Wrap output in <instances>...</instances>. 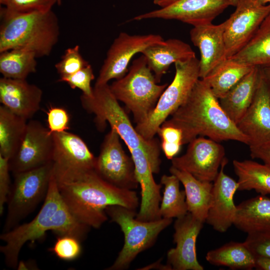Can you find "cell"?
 I'll return each mask as SVG.
<instances>
[{"mask_svg":"<svg viewBox=\"0 0 270 270\" xmlns=\"http://www.w3.org/2000/svg\"><path fill=\"white\" fill-rule=\"evenodd\" d=\"M59 192L75 218L96 228L108 220L105 209L118 205L136 210L139 199L134 190L122 189L108 182L94 169L63 168L53 164Z\"/></svg>","mask_w":270,"mask_h":270,"instance_id":"1","label":"cell"},{"mask_svg":"<svg viewBox=\"0 0 270 270\" xmlns=\"http://www.w3.org/2000/svg\"><path fill=\"white\" fill-rule=\"evenodd\" d=\"M218 100L200 78L184 103L162 126L180 129L182 144L201 136L217 142L233 140L249 145L248 138L228 116Z\"/></svg>","mask_w":270,"mask_h":270,"instance_id":"2","label":"cell"},{"mask_svg":"<svg viewBox=\"0 0 270 270\" xmlns=\"http://www.w3.org/2000/svg\"><path fill=\"white\" fill-rule=\"evenodd\" d=\"M88 226L80 222L70 212L62 198L52 173L43 205L35 218L30 222L15 228L0 235L4 244L0 246L6 264L17 268L20 251L28 242L32 244L52 230L60 236H74L84 240L89 230Z\"/></svg>","mask_w":270,"mask_h":270,"instance_id":"3","label":"cell"},{"mask_svg":"<svg viewBox=\"0 0 270 270\" xmlns=\"http://www.w3.org/2000/svg\"><path fill=\"white\" fill-rule=\"evenodd\" d=\"M0 53L26 48L37 58L49 56L60 36L58 18L48 12H16L0 8Z\"/></svg>","mask_w":270,"mask_h":270,"instance_id":"4","label":"cell"},{"mask_svg":"<svg viewBox=\"0 0 270 270\" xmlns=\"http://www.w3.org/2000/svg\"><path fill=\"white\" fill-rule=\"evenodd\" d=\"M80 100L82 108L95 115L94 122L100 131L103 132L106 122L108 123L111 128L118 132L128 150H143L156 172H159L161 160L158 142L154 138L146 140L138 134L108 84H95L92 95L89 96L82 94Z\"/></svg>","mask_w":270,"mask_h":270,"instance_id":"5","label":"cell"},{"mask_svg":"<svg viewBox=\"0 0 270 270\" xmlns=\"http://www.w3.org/2000/svg\"><path fill=\"white\" fill-rule=\"evenodd\" d=\"M168 86L158 84L142 54L133 61L128 72L110 88L116 98L132 112L136 124H140L147 119Z\"/></svg>","mask_w":270,"mask_h":270,"instance_id":"6","label":"cell"},{"mask_svg":"<svg viewBox=\"0 0 270 270\" xmlns=\"http://www.w3.org/2000/svg\"><path fill=\"white\" fill-rule=\"evenodd\" d=\"M112 221L118 224L124 234V245L108 270L126 269L136 256L152 246L160 232L171 224L172 218L152 221L136 219L137 213L124 206L112 205L105 209Z\"/></svg>","mask_w":270,"mask_h":270,"instance_id":"7","label":"cell"},{"mask_svg":"<svg viewBox=\"0 0 270 270\" xmlns=\"http://www.w3.org/2000/svg\"><path fill=\"white\" fill-rule=\"evenodd\" d=\"M176 72L170 84L160 96L156 104L143 123L135 129L144 138H154L158 128L188 98L200 79L199 60L196 56L174 64Z\"/></svg>","mask_w":270,"mask_h":270,"instance_id":"8","label":"cell"},{"mask_svg":"<svg viewBox=\"0 0 270 270\" xmlns=\"http://www.w3.org/2000/svg\"><path fill=\"white\" fill-rule=\"evenodd\" d=\"M53 173V162L14 174V182L8 196V212L3 232L19 224L45 198Z\"/></svg>","mask_w":270,"mask_h":270,"instance_id":"9","label":"cell"},{"mask_svg":"<svg viewBox=\"0 0 270 270\" xmlns=\"http://www.w3.org/2000/svg\"><path fill=\"white\" fill-rule=\"evenodd\" d=\"M116 130L111 128L105 136L94 170L104 180L120 188L133 190L138 186L132 158L126 154Z\"/></svg>","mask_w":270,"mask_h":270,"instance_id":"10","label":"cell"},{"mask_svg":"<svg viewBox=\"0 0 270 270\" xmlns=\"http://www.w3.org/2000/svg\"><path fill=\"white\" fill-rule=\"evenodd\" d=\"M164 42L159 34L130 35L120 32L108 50L95 84H108L112 79L122 78L128 72L129 62L135 54L150 46Z\"/></svg>","mask_w":270,"mask_h":270,"instance_id":"11","label":"cell"},{"mask_svg":"<svg viewBox=\"0 0 270 270\" xmlns=\"http://www.w3.org/2000/svg\"><path fill=\"white\" fill-rule=\"evenodd\" d=\"M236 8L226 20L224 36L227 58L245 46L270 13V4H262L256 0H239Z\"/></svg>","mask_w":270,"mask_h":270,"instance_id":"12","label":"cell"},{"mask_svg":"<svg viewBox=\"0 0 270 270\" xmlns=\"http://www.w3.org/2000/svg\"><path fill=\"white\" fill-rule=\"evenodd\" d=\"M218 142L209 138H196L188 143L184 154L172 160V166L199 180L214 182L226 158L224 147Z\"/></svg>","mask_w":270,"mask_h":270,"instance_id":"13","label":"cell"},{"mask_svg":"<svg viewBox=\"0 0 270 270\" xmlns=\"http://www.w3.org/2000/svg\"><path fill=\"white\" fill-rule=\"evenodd\" d=\"M53 147V133L40 122L30 120L18 148L8 160L10 171L25 172L52 162Z\"/></svg>","mask_w":270,"mask_h":270,"instance_id":"14","label":"cell"},{"mask_svg":"<svg viewBox=\"0 0 270 270\" xmlns=\"http://www.w3.org/2000/svg\"><path fill=\"white\" fill-rule=\"evenodd\" d=\"M230 6L229 0H178L167 6L137 16L133 20H176L194 26L212 23Z\"/></svg>","mask_w":270,"mask_h":270,"instance_id":"15","label":"cell"},{"mask_svg":"<svg viewBox=\"0 0 270 270\" xmlns=\"http://www.w3.org/2000/svg\"><path fill=\"white\" fill-rule=\"evenodd\" d=\"M203 222L190 213L176 218L174 224V248L167 253V264L173 270H203L198 262L196 241L203 227Z\"/></svg>","mask_w":270,"mask_h":270,"instance_id":"16","label":"cell"},{"mask_svg":"<svg viewBox=\"0 0 270 270\" xmlns=\"http://www.w3.org/2000/svg\"><path fill=\"white\" fill-rule=\"evenodd\" d=\"M228 162L225 158L214 181L212 196L206 222L220 232H226L234 224L236 206L234 196L238 190V182L224 172Z\"/></svg>","mask_w":270,"mask_h":270,"instance_id":"17","label":"cell"},{"mask_svg":"<svg viewBox=\"0 0 270 270\" xmlns=\"http://www.w3.org/2000/svg\"><path fill=\"white\" fill-rule=\"evenodd\" d=\"M236 126L248 138V146L270 142V83L262 71L252 102Z\"/></svg>","mask_w":270,"mask_h":270,"instance_id":"18","label":"cell"},{"mask_svg":"<svg viewBox=\"0 0 270 270\" xmlns=\"http://www.w3.org/2000/svg\"><path fill=\"white\" fill-rule=\"evenodd\" d=\"M135 166L136 177L141 189V201L136 219L152 221L161 218L159 210L162 196V184L156 182L153 174H156L150 160L140 148L130 150Z\"/></svg>","mask_w":270,"mask_h":270,"instance_id":"19","label":"cell"},{"mask_svg":"<svg viewBox=\"0 0 270 270\" xmlns=\"http://www.w3.org/2000/svg\"><path fill=\"white\" fill-rule=\"evenodd\" d=\"M226 21L194 26L190 38L200 50V78L206 77L216 66L227 58L224 33Z\"/></svg>","mask_w":270,"mask_h":270,"instance_id":"20","label":"cell"},{"mask_svg":"<svg viewBox=\"0 0 270 270\" xmlns=\"http://www.w3.org/2000/svg\"><path fill=\"white\" fill-rule=\"evenodd\" d=\"M42 90L26 80L0 78V102L14 113L26 119L40 110Z\"/></svg>","mask_w":270,"mask_h":270,"instance_id":"21","label":"cell"},{"mask_svg":"<svg viewBox=\"0 0 270 270\" xmlns=\"http://www.w3.org/2000/svg\"><path fill=\"white\" fill-rule=\"evenodd\" d=\"M53 140L52 161L54 166L94 169L96 158L79 136L67 131L54 132Z\"/></svg>","mask_w":270,"mask_h":270,"instance_id":"22","label":"cell"},{"mask_svg":"<svg viewBox=\"0 0 270 270\" xmlns=\"http://www.w3.org/2000/svg\"><path fill=\"white\" fill-rule=\"evenodd\" d=\"M140 53L145 56L158 83L170 64L196 56L188 44L176 38L150 46Z\"/></svg>","mask_w":270,"mask_h":270,"instance_id":"23","label":"cell"},{"mask_svg":"<svg viewBox=\"0 0 270 270\" xmlns=\"http://www.w3.org/2000/svg\"><path fill=\"white\" fill-rule=\"evenodd\" d=\"M260 75V68L254 67L224 98L220 99L222 108L236 125L252 102Z\"/></svg>","mask_w":270,"mask_h":270,"instance_id":"24","label":"cell"},{"mask_svg":"<svg viewBox=\"0 0 270 270\" xmlns=\"http://www.w3.org/2000/svg\"><path fill=\"white\" fill-rule=\"evenodd\" d=\"M234 225L248 234L270 232V198L260 194L236 206Z\"/></svg>","mask_w":270,"mask_h":270,"instance_id":"25","label":"cell"},{"mask_svg":"<svg viewBox=\"0 0 270 270\" xmlns=\"http://www.w3.org/2000/svg\"><path fill=\"white\" fill-rule=\"evenodd\" d=\"M170 172L178 178L184 188L188 212L198 220L206 222L212 196L213 184L199 180L188 172L172 166Z\"/></svg>","mask_w":270,"mask_h":270,"instance_id":"26","label":"cell"},{"mask_svg":"<svg viewBox=\"0 0 270 270\" xmlns=\"http://www.w3.org/2000/svg\"><path fill=\"white\" fill-rule=\"evenodd\" d=\"M230 58L252 67L270 66V13L249 42Z\"/></svg>","mask_w":270,"mask_h":270,"instance_id":"27","label":"cell"},{"mask_svg":"<svg viewBox=\"0 0 270 270\" xmlns=\"http://www.w3.org/2000/svg\"><path fill=\"white\" fill-rule=\"evenodd\" d=\"M254 67L238 62L232 58H227L216 66L202 79L219 100Z\"/></svg>","mask_w":270,"mask_h":270,"instance_id":"28","label":"cell"},{"mask_svg":"<svg viewBox=\"0 0 270 270\" xmlns=\"http://www.w3.org/2000/svg\"><path fill=\"white\" fill-rule=\"evenodd\" d=\"M206 258L211 264L232 270H250L256 266V258L244 242H229L208 251Z\"/></svg>","mask_w":270,"mask_h":270,"instance_id":"29","label":"cell"},{"mask_svg":"<svg viewBox=\"0 0 270 270\" xmlns=\"http://www.w3.org/2000/svg\"><path fill=\"white\" fill-rule=\"evenodd\" d=\"M26 120L5 106H0V155L8 160L16 152L24 138Z\"/></svg>","mask_w":270,"mask_h":270,"instance_id":"30","label":"cell"},{"mask_svg":"<svg viewBox=\"0 0 270 270\" xmlns=\"http://www.w3.org/2000/svg\"><path fill=\"white\" fill-rule=\"evenodd\" d=\"M233 166L238 190H254L262 195L270 194V168L251 160H234Z\"/></svg>","mask_w":270,"mask_h":270,"instance_id":"31","label":"cell"},{"mask_svg":"<svg viewBox=\"0 0 270 270\" xmlns=\"http://www.w3.org/2000/svg\"><path fill=\"white\" fill-rule=\"evenodd\" d=\"M38 58L36 54L26 48H14L0 54V72L3 77L26 80L36 71Z\"/></svg>","mask_w":270,"mask_h":270,"instance_id":"32","label":"cell"},{"mask_svg":"<svg viewBox=\"0 0 270 270\" xmlns=\"http://www.w3.org/2000/svg\"><path fill=\"white\" fill-rule=\"evenodd\" d=\"M180 182L172 174L161 177L160 184L164 186L159 210L162 218H178L188 212L185 191L180 190Z\"/></svg>","mask_w":270,"mask_h":270,"instance_id":"33","label":"cell"},{"mask_svg":"<svg viewBox=\"0 0 270 270\" xmlns=\"http://www.w3.org/2000/svg\"><path fill=\"white\" fill-rule=\"evenodd\" d=\"M88 64L81 55L80 46L76 45L65 50L60 60L55 64V68L60 78H62L74 74Z\"/></svg>","mask_w":270,"mask_h":270,"instance_id":"34","label":"cell"},{"mask_svg":"<svg viewBox=\"0 0 270 270\" xmlns=\"http://www.w3.org/2000/svg\"><path fill=\"white\" fill-rule=\"evenodd\" d=\"M80 240L68 235L60 236L49 250L61 260L70 261L77 258L81 254Z\"/></svg>","mask_w":270,"mask_h":270,"instance_id":"35","label":"cell"},{"mask_svg":"<svg viewBox=\"0 0 270 270\" xmlns=\"http://www.w3.org/2000/svg\"><path fill=\"white\" fill-rule=\"evenodd\" d=\"M7 10L16 12H48L52 10L58 0H0Z\"/></svg>","mask_w":270,"mask_h":270,"instance_id":"36","label":"cell"},{"mask_svg":"<svg viewBox=\"0 0 270 270\" xmlns=\"http://www.w3.org/2000/svg\"><path fill=\"white\" fill-rule=\"evenodd\" d=\"M94 78L92 68L89 64L70 76L60 78L58 82H66L71 88H78L82 91V94L90 96L93 94L91 82Z\"/></svg>","mask_w":270,"mask_h":270,"instance_id":"37","label":"cell"},{"mask_svg":"<svg viewBox=\"0 0 270 270\" xmlns=\"http://www.w3.org/2000/svg\"><path fill=\"white\" fill-rule=\"evenodd\" d=\"M244 242L256 258H270V232L248 234Z\"/></svg>","mask_w":270,"mask_h":270,"instance_id":"38","label":"cell"},{"mask_svg":"<svg viewBox=\"0 0 270 270\" xmlns=\"http://www.w3.org/2000/svg\"><path fill=\"white\" fill-rule=\"evenodd\" d=\"M69 120V115L62 108L52 107L47 112L48 128L52 133L66 131Z\"/></svg>","mask_w":270,"mask_h":270,"instance_id":"39","label":"cell"},{"mask_svg":"<svg viewBox=\"0 0 270 270\" xmlns=\"http://www.w3.org/2000/svg\"><path fill=\"white\" fill-rule=\"evenodd\" d=\"M8 160L0 155V214L2 215L10 190Z\"/></svg>","mask_w":270,"mask_h":270,"instance_id":"40","label":"cell"},{"mask_svg":"<svg viewBox=\"0 0 270 270\" xmlns=\"http://www.w3.org/2000/svg\"><path fill=\"white\" fill-rule=\"evenodd\" d=\"M157 134L161 138L162 142L182 145V130L178 128L161 126Z\"/></svg>","mask_w":270,"mask_h":270,"instance_id":"41","label":"cell"},{"mask_svg":"<svg viewBox=\"0 0 270 270\" xmlns=\"http://www.w3.org/2000/svg\"><path fill=\"white\" fill-rule=\"evenodd\" d=\"M249 146L250 156L260 159L270 168V142Z\"/></svg>","mask_w":270,"mask_h":270,"instance_id":"42","label":"cell"},{"mask_svg":"<svg viewBox=\"0 0 270 270\" xmlns=\"http://www.w3.org/2000/svg\"><path fill=\"white\" fill-rule=\"evenodd\" d=\"M182 146L178 144H168L164 142L161 143V148L165 156L171 160L180 152Z\"/></svg>","mask_w":270,"mask_h":270,"instance_id":"43","label":"cell"},{"mask_svg":"<svg viewBox=\"0 0 270 270\" xmlns=\"http://www.w3.org/2000/svg\"><path fill=\"white\" fill-rule=\"evenodd\" d=\"M255 268L259 270H270V258H256Z\"/></svg>","mask_w":270,"mask_h":270,"instance_id":"44","label":"cell"},{"mask_svg":"<svg viewBox=\"0 0 270 270\" xmlns=\"http://www.w3.org/2000/svg\"><path fill=\"white\" fill-rule=\"evenodd\" d=\"M160 260H158L157 262H156L154 264H150L144 268H142V270H148V269L156 268H158L160 270H172V268L168 264H167L166 265H162L160 264Z\"/></svg>","mask_w":270,"mask_h":270,"instance_id":"45","label":"cell"},{"mask_svg":"<svg viewBox=\"0 0 270 270\" xmlns=\"http://www.w3.org/2000/svg\"><path fill=\"white\" fill-rule=\"evenodd\" d=\"M178 0H153L155 4L158 5L161 8L167 6Z\"/></svg>","mask_w":270,"mask_h":270,"instance_id":"46","label":"cell"},{"mask_svg":"<svg viewBox=\"0 0 270 270\" xmlns=\"http://www.w3.org/2000/svg\"><path fill=\"white\" fill-rule=\"evenodd\" d=\"M260 68L262 74L266 79L270 83V66Z\"/></svg>","mask_w":270,"mask_h":270,"instance_id":"47","label":"cell"},{"mask_svg":"<svg viewBox=\"0 0 270 270\" xmlns=\"http://www.w3.org/2000/svg\"><path fill=\"white\" fill-rule=\"evenodd\" d=\"M260 4H270V0H256Z\"/></svg>","mask_w":270,"mask_h":270,"instance_id":"48","label":"cell"},{"mask_svg":"<svg viewBox=\"0 0 270 270\" xmlns=\"http://www.w3.org/2000/svg\"><path fill=\"white\" fill-rule=\"evenodd\" d=\"M230 5L234 6H236L239 0H229Z\"/></svg>","mask_w":270,"mask_h":270,"instance_id":"49","label":"cell"},{"mask_svg":"<svg viewBox=\"0 0 270 270\" xmlns=\"http://www.w3.org/2000/svg\"><path fill=\"white\" fill-rule=\"evenodd\" d=\"M58 5H60L61 3H62V0H58Z\"/></svg>","mask_w":270,"mask_h":270,"instance_id":"50","label":"cell"}]
</instances>
